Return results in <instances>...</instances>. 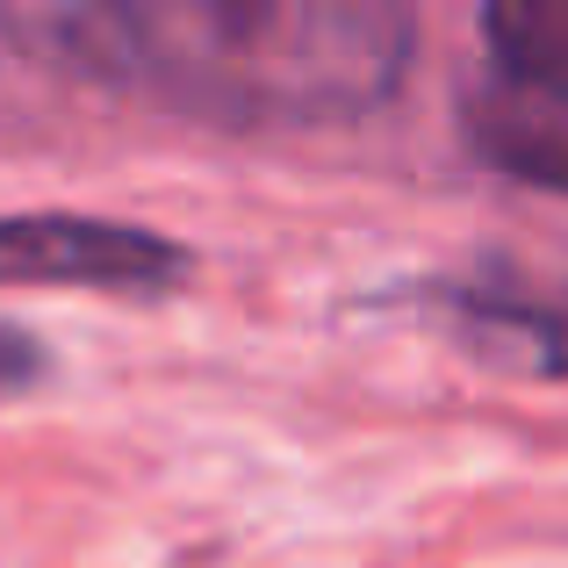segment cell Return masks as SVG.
<instances>
[{
	"label": "cell",
	"instance_id": "cell-3",
	"mask_svg": "<svg viewBox=\"0 0 568 568\" xmlns=\"http://www.w3.org/2000/svg\"><path fill=\"white\" fill-rule=\"evenodd\" d=\"M194 274V252L144 223L65 216L29 209L0 216V281H43V288H101V295H166Z\"/></svg>",
	"mask_w": 568,
	"mask_h": 568
},
{
	"label": "cell",
	"instance_id": "cell-1",
	"mask_svg": "<svg viewBox=\"0 0 568 568\" xmlns=\"http://www.w3.org/2000/svg\"><path fill=\"white\" fill-rule=\"evenodd\" d=\"M410 14L388 0H138L58 14L72 65L202 123H338L410 65Z\"/></svg>",
	"mask_w": 568,
	"mask_h": 568
},
{
	"label": "cell",
	"instance_id": "cell-2",
	"mask_svg": "<svg viewBox=\"0 0 568 568\" xmlns=\"http://www.w3.org/2000/svg\"><path fill=\"white\" fill-rule=\"evenodd\" d=\"M460 130L511 181L568 194V0L483 8V80Z\"/></svg>",
	"mask_w": 568,
	"mask_h": 568
},
{
	"label": "cell",
	"instance_id": "cell-4",
	"mask_svg": "<svg viewBox=\"0 0 568 568\" xmlns=\"http://www.w3.org/2000/svg\"><path fill=\"white\" fill-rule=\"evenodd\" d=\"M417 295L432 310H446L460 324V338H475L483 361H511L540 382H568V281L475 260L468 274H439Z\"/></svg>",
	"mask_w": 568,
	"mask_h": 568
},
{
	"label": "cell",
	"instance_id": "cell-5",
	"mask_svg": "<svg viewBox=\"0 0 568 568\" xmlns=\"http://www.w3.org/2000/svg\"><path fill=\"white\" fill-rule=\"evenodd\" d=\"M43 375H51V353H43V338L0 317V396H22V388H37Z\"/></svg>",
	"mask_w": 568,
	"mask_h": 568
}]
</instances>
